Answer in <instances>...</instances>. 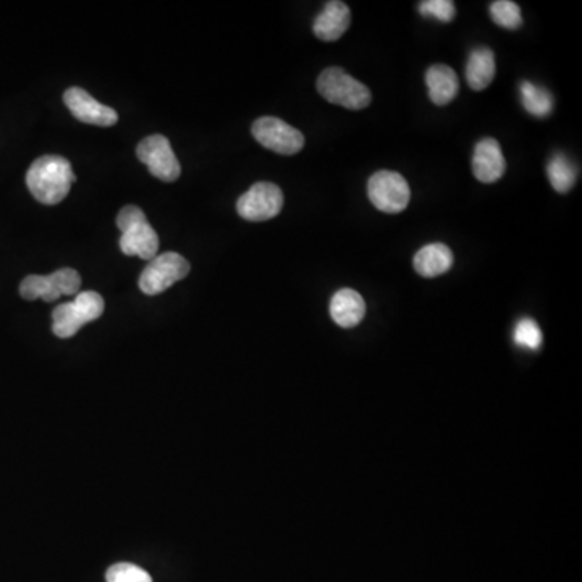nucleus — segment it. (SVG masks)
<instances>
[{
    "label": "nucleus",
    "instance_id": "obj_1",
    "mask_svg": "<svg viewBox=\"0 0 582 582\" xmlns=\"http://www.w3.org/2000/svg\"><path fill=\"white\" fill-rule=\"evenodd\" d=\"M75 180L72 164L60 156L39 157L26 173V185L31 194L47 206L62 203Z\"/></svg>",
    "mask_w": 582,
    "mask_h": 582
},
{
    "label": "nucleus",
    "instance_id": "obj_2",
    "mask_svg": "<svg viewBox=\"0 0 582 582\" xmlns=\"http://www.w3.org/2000/svg\"><path fill=\"white\" fill-rule=\"evenodd\" d=\"M117 227L122 232L120 248L123 254L138 256L144 261L156 258L159 253V235L140 207H123L117 216Z\"/></svg>",
    "mask_w": 582,
    "mask_h": 582
},
{
    "label": "nucleus",
    "instance_id": "obj_3",
    "mask_svg": "<svg viewBox=\"0 0 582 582\" xmlns=\"http://www.w3.org/2000/svg\"><path fill=\"white\" fill-rule=\"evenodd\" d=\"M317 91L325 101L350 110H363L371 104V91L342 68H327L317 78Z\"/></svg>",
    "mask_w": 582,
    "mask_h": 582
},
{
    "label": "nucleus",
    "instance_id": "obj_4",
    "mask_svg": "<svg viewBox=\"0 0 582 582\" xmlns=\"http://www.w3.org/2000/svg\"><path fill=\"white\" fill-rule=\"evenodd\" d=\"M104 300L96 291L78 293L72 303L60 304L52 313V332L55 337L70 338L89 322L97 321L104 313Z\"/></svg>",
    "mask_w": 582,
    "mask_h": 582
},
{
    "label": "nucleus",
    "instance_id": "obj_5",
    "mask_svg": "<svg viewBox=\"0 0 582 582\" xmlns=\"http://www.w3.org/2000/svg\"><path fill=\"white\" fill-rule=\"evenodd\" d=\"M367 196L385 214H400L410 204L411 190L403 175L380 170L367 182Z\"/></svg>",
    "mask_w": 582,
    "mask_h": 582
},
{
    "label": "nucleus",
    "instance_id": "obj_6",
    "mask_svg": "<svg viewBox=\"0 0 582 582\" xmlns=\"http://www.w3.org/2000/svg\"><path fill=\"white\" fill-rule=\"evenodd\" d=\"M81 275L75 269H60L51 275H28L20 285V295L28 301L41 300L52 303L60 296L78 295Z\"/></svg>",
    "mask_w": 582,
    "mask_h": 582
},
{
    "label": "nucleus",
    "instance_id": "obj_7",
    "mask_svg": "<svg viewBox=\"0 0 582 582\" xmlns=\"http://www.w3.org/2000/svg\"><path fill=\"white\" fill-rule=\"evenodd\" d=\"M190 274V262L182 254H157L141 272L140 288L144 295L154 296L164 293L167 288L185 279Z\"/></svg>",
    "mask_w": 582,
    "mask_h": 582
},
{
    "label": "nucleus",
    "instance_id": "obj_8",
    "mask_svg": "<svg viewBox=\"0 0 582 582\" xmlns=\"http://www.w3.org/2000/svg\"><path fill=\"white\" fill-rule=\"evenodd\" d=\"M282 207V190L269 182L256 183L237 201L238 214L249 222L274 219L279 216Z\"/></svg>",
    "mask_w": 582,
    "mask_h": 582
},
{
    "label": "nucleus",
    "instance_id": "obj_9",
    "mask_svg": "<svg viewBox=\"0 0 582 582\" xmlns=\"http://www.w3.org/2000/svg\"><path fill=\"white\" fill-rule=\"evenodd\" d=\"M136 156L148 167L149 172L162 182H175L182 173V167L178 162L172 144L162 135H152L144 138L138 149Z\"/></svg>",
    "mask_w": 582,
    "mask_h": 582
},
{
    "label": "nucleus",
    "instance_id": "obj_10",
    "mask_svg": "<svg viewBox=\"0 0 582 582\" xmlns=\"http://www.w3.org/2000/svg\"><path fill=\"white\" fill-rule=\"evenodd\" d=\"M251 131L259 144L282 156H293L304 148L303 133L275 117L256 120Z\"/></svg>",
    "mask_w": 582,
    "mask_h": 582
},
{
    "label": "nucleus",
    "instance_id": "obj_11",
    "mask_svg": "<svg viewBox=\"0 0 582 582\" xmlns=\"http://www.w3.org/2000/svg\"><path fill=\"white\" fill-rule=\"evenodd\" d=\"M65 106L75 119L96 127H114L119 122V115L112 107L97 102L85 89L70 88L64 94Z\"/></svg>",
    "mask_w": 582,
    "mask_h": 582
},
{
    "label": "nucleus",
    "instance_id": "obj_12",
    "mask_svg": "<svg viewBox=\"0 0 582 582\" xmlns=\"http://www.w3.org/2000/svg\"><path fill=\"white\" fill-rule=\"evenodd\" d=\"M507 161L502 148L494 138H484L476 144L473 156L474 177L482 183H494L503 177Z\"/></svg>",
    "mask_w": 582,
    "mask_h": 582
},
{
    "label": "nucleus",
    "instance_id": "obj_13",
    "mask_svg": "<svg viewBox=\"0 0 582 582\" xmlns=\"http://www.w3.org/2000/svg\"><path fill=\"white\" fill-rule=\"evenodd\" d=\"M351 25V12L348 5L343 2H329L324 10L314 20L313 31L316 38L332 43L342 38Z\"/></svg>",
    "mask_w": 582,
    "mask_h": 582
},
{
    "label": "nucleus",
    "instance_id": "obj_14",
    "mask_svg": "<svg viewBox=\"0 0 582 582\" xmlns=\"http://www.w3.org/2000/svg\"><path fill=\"white\" fill-rule=\"evenodd\" d=\"M330 316L343 329H353L366 316V303L358 291L343 288L330 301Z\"/></svg>",
    "mask_w": 582,
    "mask_h": 582
},
{
    "label": "nucleus",
    "instance_id": "obj_15",
    "mask_svg": "<svg viewBox=\"0 0 582 582\" xmlns=\"http://www.w3.org/2000/svg\"><path fill=\"white\" fill-rule=\"evenodd\" d=\"M426 85L435 106H447L460 93L458 75L448 65H432L426 73Z\"/></svg>",
    "mask_w": 582,
    "mask_h": 582
},
{
    "label": "nucleus",
    "instance_id": "obj_16",
    "mask_svg": "<svg viewBox=\"0 0 582 582\" xmlns=\"http://www.w3.org/2000/svg\"><path fill=\"white\" fill-rule=\"evenodd\" d=\"M453 261L455 259H453L452 249L443 243H431L419 249L414 256L413 264L421 277L434 279L452 269Z\"/></svg>",
    "mask_w": 582,
    "mask_h": 582
},
{
    "label": "nucleus",
    "instance_id": "obj_17",
    "mask_svg": "<svg viewBox=\"0 0 582 582\" xmlns=\"http://www.w3.org/2000/svg\"><path fill=\"white\" fill-rule=\"evenodd\" d=\"M497 65H495V55L489 47H477L469 54L468 64H466V81L469 88L474 91L487 89L494 81Z\"/></svg>",
    "mask_w": 582,
    "mask_h": 582
},
{
    "label": "nucleus",
    "instance_id": "obj_18",
    "mask_svg": "<svg viewBox=\"0 0 582 582\" xmlns=\"http://www.w3.org/2000/svg\"><path fill=\"white\" fill-rule=\"evenodd\" d=\"M519 93H521V104L529 114L539 119L552 114L553 97L549 89L534 85L531 81H523L519 86Z\"/></svg>",
    "mask_w": 582,
    "mask_h": 582
},
{
    "label": "nucleus",
    "instance_id": "obj_19",
    "mask_svg": "<svg viewBox=\"0 0 582 582\" xmlns=\"http://www.w3.org/2000/svg\"><path fill=\"white\" fill-rule=\"evenodd\" d=\"M547 175H549L553 190L557 191V193H568L576 183L578 169L574 167L573 162L565 154L558 152L550 159L549 165H547Z\"/></svg>",
    "mask_w": 582,
    "mask_h": 582
},
{
    "label": "nucleus",
    "instance_id": "obj_20",
    "mask_svg": "<svg viewBox=\"0 0 582 582\" xmlns=\"http://www.w3.org/2000/svg\"><path fill=\"white\" fill-rule=\"evenodd\" d=\"M490 17L495 25L502 26L505 30H518L523 25L521 9L511 0H497L490 5Z\"/></svg>",
    "mask_w": 582,
    "mask_h": 582
},
{
    "label": "nucleus",
    "instance_id": "obj_21",
    "mask_svg": "<svg viewBox=\"0 0 582 582\" xmlns=\"http://www.w3.org/2000/svg\"><path fill=\"white\" fill-rule=\"evenodd\" d=\"M513 338H515L516 345L529 348V350H539L540 345H542V332H540V327L536 321H532L529 317L521 319L516 324Z\"/></svg>",
    "mask_w": 582,
    "mask_h": 582
},
{
    "label": "nucleus",
    "instance_id": "obj_22",
    "mask_svg": "<svg viewBox=\"0 0 582 582\" xmlns=\"http://www.w3.org/2000/svg\"><path fill=\"white\" fill-rule=\"evenodd\" d=\"M107 582H152L151 574L131 563H117L106 573Z\"/></svg>",
    "mask_w": 582,
    "mask_h": 582
},
{
    "label": "nucleus",
    "instance_id": "obj_23",
    "mask_svg": "<svg viewBox=\"0 0 582 582\" xmlns=\"http://www.w3.org/2000/svg\"><path fill=\"white\" fill-rule=\"evenodd\" d=\"M419 13L426 18H435L442 23L453 22L456 7L452 0H424L419 4Z\"/></svg>",
    "mask_w": 582,
    "mask_h": 582
}]
</instances>
